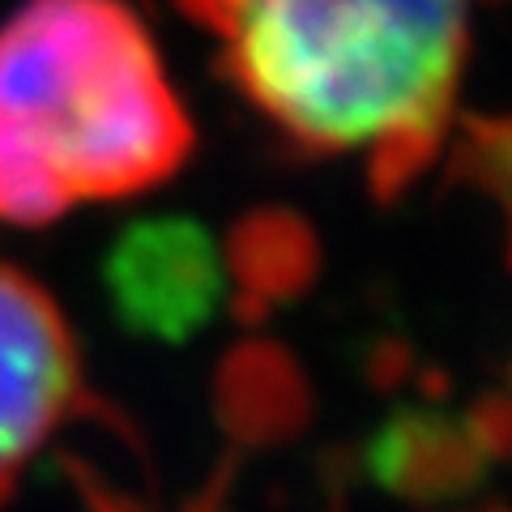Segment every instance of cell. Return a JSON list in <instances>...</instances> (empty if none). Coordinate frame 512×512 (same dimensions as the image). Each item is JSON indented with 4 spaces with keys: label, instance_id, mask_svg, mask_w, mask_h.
I'll list each match as a JSON object with an SVG mask.
<instances>
[{
    "label": "cell",
    "instance_id": "cell-2",
    "mask_svg": "<svg viewBox=\"0 0 512 512\" xmlns=\"http://www.w3.org/2000/svg\"><path fill=\"white\" fill-rule=\"evenodd\" d=\"M192 120L124 0H26L0 22V218L43 227L77 205L167 184Z\"/></svg>",
    "mask_w": 512,
    "mask_h": 512
},
{
    "label": "cell",
    "instance_id": "cell-1",
    "mask_svg": "<svg viewBox=\"0 0 512 512\" xmlns=\"http://www.w3.org/2000/svg\"><path fill=\"white\" fill-rule=\"evenodd\" d=\"M222 73L299 154L367 158L389 197L440 150L466 64V0H175Z\"/></svg>",
    "mask_w": 512,
    "mask_h": 512
},
{
    "label": "cell",
    "instance_id": "cell-3",
    "mask_svg": "<svg viewBox=\"0 0 512 512\" xmlns=\"http://www.w3.org/2000/svg\"><path fill=\"white\" fill-rule=\"evenodd\" d=\"M82 397V359L56 299L0 265V504Z\"/></svg>",
    "mask_w": 512,
    "mask_h": 512
},
{
    "label": "cell",
    "instance_id": "cell-4",
    "mask_svg": "<svg viewBox=\"0 0 512 512\" xmlns=\"http://www.w3.org/2000/svg\"><path fill=\"white\" fill-rule=\"evenodd\" d=\"M218 261L210 235L184 218H150L120 235L107 256V291L133 333L184 342L218 303Z\"/></svg>",
    "mask_w": 512,
    "mask_h": 512
}]
</instances>
